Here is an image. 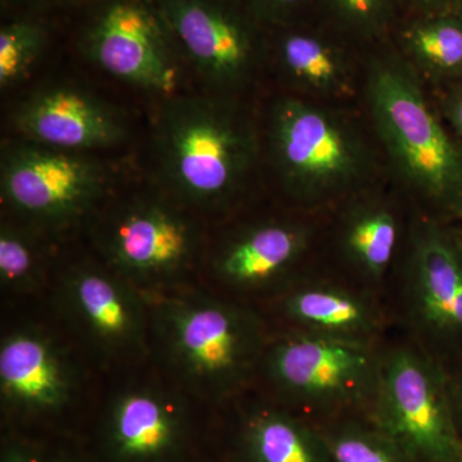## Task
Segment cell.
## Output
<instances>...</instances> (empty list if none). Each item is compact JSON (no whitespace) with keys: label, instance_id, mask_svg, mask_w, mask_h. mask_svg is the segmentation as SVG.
<instances>
[{"label":"cell","instance_id":"obj_2","mask_svg":"<svg viewBox=\"0 0 462 462\" xmlns=\"http://www.w3.org/2000/svg\"><path fill=\"white\" fill-rule=\"evenodd\" d=\"M234 97H171L156 130L158 166L181 202L227 208L254 172L260 142L254 121Z\"/></svg>","mask_w":462,"mask_h":462},{"label":"cell","instance_id":"obj_20","mask_svg":"<svg viewBox=\"0 0 462 462\" xmlns=\"http://www.w3.org/2000/svg\"><path fill=\"white\" fill-rule=\"evenodd\" d=\"M234 446L238 462H333L321 428L270 398L243 410Z\"/></svg>","mask_w":462,"mask_h":462},{"label":"cell","instance_id":"obj_17","mask_svg":"<svg viewBox=\"0 0 462 462\" xmlns=\"http://www.w3.org/2000/svg\"><path fill=\"white\" fill-rule=\"evenodd\" d=\"M78 391L74 365L44 331L23 328L0 345V393L5 411L23 420L66 411Z\"/></svg>","mask_w":462,"mask_h":462},{"label":"cell","instance_id":"obj_14","mask_svg":"<svg viewBox=\"0 0 462 462\" xmlns=\"http://www.w3.org/2000/svg\"><path fill=\"white\" fill-rule=\"evenodd\" d=\"M331 231L330 263L322 266L387 300L410 223L396 200L363 190L340 203Z\"/></svg>","mask_w":462,"mask_h":462},{"label":"cell","instance_id":"obj_19","mask_svg":"<svg viewBox=\"0 0 462 462\" xmlns=\"http://www.w3.org/2000/svg\"><path fill=\"white\" fill-rule=\"evenodd\" d=\"M12 124L25 141L75 153L114 147L127 133L111 106L72 87L32 94L18 106Z\"/></svg>","mask_w":462,"mask_h":462},{"label":"cell","instance_id":"obj_10","mask_svg":"<svg viewBox=\"0 0 462 462\" xmlns=\"http://www.w3.org/2000/svg\"><path fill=\"white\" fill-rule=\"evenodd\" d=\"M0 184L5 205L27 223L63 229L96 208L108 173L83 153L21 139L3 149Z\"/></svg>","mask_w":462,"mask_h":462},{"label":"cell","instance_id":"obj_27","mask_svg":"<svg viewBox=\"0 0 462 462\" xmlns=\"http://www.w3.org/2000/svg\"><path fill=\"white\" fill-rule=\"evenodd\" d=\"M438 111L442 116L449 132L462 147V80L443 85L438 102Z\"/></svg>","mask_w":462,"mask_h":462},{"label":"cell","instance_id":"obj_34","mask_svg":"<svg viewBox=\"0 0 462 462\" xmlns=\"http://www.w3.org/2000/svg\"><path fill=\"white\" fill-rule=\"evenodd\" d=\"M187 462V461H185ZM189 462H214V461H189Z\"/></svg>","mask_w":462,"mask_h":462},{"label":"cell","instance_id":"obj_4","mask_svg":"<svg viewBox=\"0 0 462 462\" xmlns=\"http://www.w3.org/2000/svg\"><path fill=\"white\" fill-rule=\"evenodd\" d=\"M269 153L285 194L303 211L366 190L374 154L360 127L325 102L285 97L270 114Z\"/></svg>","mask_w":462,"mask_h":462},{"label":"cell","instance_id":"obj_30","mask_svg":"<svg viewBox=\"0 0 462 462\" xmlns=\"http://www.w3.org/2000/svg\"><path fill=\"white\" fill-rule=\"evenodd\" d=\"M403 8L404 14L443 12L462 14V0H403Z\"/></svg>","mask_w":462,"mask_h":462},{"label":"cell","instance_id":"obj_5","mask_svg":"<svg viewBox=\"0 0 462 462\" xmlns=\"http://www.w3.org/2000/svg\"><path fill=\"white\" fill-rule=\"evenodd\" d=\"M383 345L281 330L273 333L257 380L267 398L318 425L369 416Z\"/></svg>","mask_w":462,"mask_h":462},{"label":"cell","instance_id":"obj_24","mask_svg":"<svg viewBox=\"0 0 462 462\" xmlns=\"http://www.w3.org/2000/svg\"><path fill=\"white\" fill-rule=\"evenodd\" d=\"M333 462H418L376 427L369 416L319 425Z\"/></svg>","mask_w":462,"mask_h":462},{"label":"cell","instance_id":"obj_29","mask_svg":"<svg viewBox=\"0 0 462 462\" xmlns=\"http://www.w3.org/2000/svg\"><path fill=\"white\" fill-rule=\"evenodd\" d=\"M5 5L14 11V14H35L45 16L56 11L83 9L94 0H5Z\"/></svg>","mask_w":462,"mask_h":462},{"label":"cell","instance_id":"obj_7","mask_svg":"<svg viewBox=\"0 0 462 462\" xmlns=\"http://www.w3.org/2000/svg\"><path fill=\"white\" fill-rule=\"evenodd\" d=\"M369 419L418 462H455L461 454L448 369L397 329L382 346Z\"/></svg>","mask_w":462,"mask_h":462},{"label":"cell","instance_id":"obj_12","mask_svg":"<svg viewBox=\"0 0 462 462\" xmlns=\"http://www.w3.org/2000/svg\"><path fill=\"white\" fill-rule=\"evenodd\" d=\"M320 238L319 225L303 216L254 221L216 249L212 272L236 293L273 298L321 263Z\"/></svg>","mask_w":462,"mask_h":462},{"label":"cell","instance_id":"obj_32","mask_svg":"<svg viewBox=\"0 0 462 462\" xmlns=\"http://www.w3.org/2000/svg\"><path fill=\"white\" fill-rule=\"evenodd\" d=\"M48 462H90L88 461L87 458L83 457V456L74 454V452L65 451V449H60V451L51 452V454H48Z\"/></svg>","mask_w":462,"mask_h":462},{"label":"cell","instance_id":"obj_22","mask_svg":"<svg viewBox=\"0 0 462 462\" xmlns=\"http://www.w3.org/2000/svg\"><path fill=\"white\" fill-rule=\"evenodd\" d=\"M403 0H319L318 18L365 51L391 42Z\"/></svg>","mask_w":462,"mask_h":462},{"label":"cell","instance_id":"obj_16","mask_svg":"<svg viewBox=\"0 0 462 462\" xmlns=\"http://www.w3.org/2000/svg\"><path fill=\"white\" fill-rule=\"evenodd\" d=\"M60 302L72 327L102 354L132 355L144 349V302L136 287L115 273L74 267L60 284Z\"/></svg>","mask_w":462,"mask_h":462},{"label":"cell","instance_id":"obj_23","mask_svg":"<svg viewBox=\"0 0 462 462\" xmlns=\"http://www.w3.org/2000/svg\"><path fill=\"white\" fill-rule=\"evenodd\" d=\"M51 42V25L45 16L14 14L0 27V87L9 89L23 83Z\"/></svg>","mask_w":462,"mask_h":462},{"label":"cell","instance_id":"obj_28","mask_svg":"<svg viewBox=\"0 0 462 462\" xmlns=\"http://www.w3.org/2000/svg\"><path fill=\"white\" fill-rule=\"evenodd\" d=\"M0 462H48V454L25 437L9 433L3 439Z\"/></svg>","mask_w":462,"mask_h":462},{"label":"cell","instance_id":"obj_11","mask_svg":"<svg viewBox=\"0 0 462 462\" xmlns=\"http://www.w3.org/2000/svg\"><path fill=\"white\" fill-rule=\"evenodd\" d=\"M200 247L193 220L170 200L133 199L103 224L99 248L109 270L134 287H156L190 269Z\"/></svg>","mask_w":462,"mask_h":462},{"label":"cell","instance_id":"obj_18","mask_svg":"<svg viewBox=\"0 0 462 462\" xmlns=\"http://www.w3.org/2000/svg\"><path fill=\"white\" fill-rule=\"evenodd\" d=\"M363 50L319 18L267 29V62L300 97L334 102L356 91V54Z\"/></svg>","mask_w":462,"mask_h":462},{"label":"cell","instance_id":"obj_9","mask_svg":"<svg viewBox=\"0 0 462 462\" xmlns=\"http://www.w3.org/2000/svg\"><path fill=\"white\" fill-rule=\"evenodd\" d=\"M185 65L211 93L236 97L267 62V29L239 0H156Z\"/></svg>","mask_w":462,"mask_h":462},{"label":"cell","instance_id":"obj_26","mask_svg":"<svg viewBox=\"0 0 462 462\" xmlns=\"http://www.w3.org/2000/svg\"><path fill=\"white\" fill-rule=\"evenodd\" d=\"M266 29L296 25L318 18L319 0H239Z\"/></svg>","mask_w":462,"mask_h":462},{"label":"cell","instance_id":"obj_33","mask_svg":"<svg viewBox=\"0 0 462 462\" xmlns=\"http://www.w3.org/2000/svg\"><path fill=\"white\" fill-rule=\"evenodd\" d=\"M455 462H462V451H461V454L458 455V457L456 458V461Z\"/></svg>","mask_w":462,"mask_h":462},{"label":"cell","instance_id":"obj_3","mask_svg":"<svg viewBox=\"0 0 462 462\" xmlns=\"http://www.w3.org/2000/svg\"><path fill=\"white\" fill-rule=\"evenodd\" d=\"M154 331L172 373L212 402L233 400L252 387L273 336L254 307L203 293L158 303Z\"/></svg>","mask_w":462,"mask_h":462},{"label":"cell","instance_id":"obj_13","mask_svg":"<svg viewBox=\"0 0 462 462\" xmlns=\"http://www.w3.org/2000/svg\"><path fill=\"white\" fill-rule=\"evenodd\" d=\"M270 302L284 331L383 345L396 329L385 298L321 263Z\"/></svg>","mask_w":462,"mask_h":462},{"label":"cell","instance_id":"obj_25","mask_svg":"<svg viewBox=\"0 0 462 462\" xmlns=\"http://www.w3.org/2000/svg\"><path fill=\"white\" fill-rule=\"evenodd\" d=\"M44 275V256L32 231L3 224L0 229V282L5 288L27 291Z\"/></svg>","mask_w":462,"mask_h":462},{"label":"cell","instance_id":"obj_1","mask_svg":"<svg viewBox=\"0 0 462 462\" xmlns=\"http://www.w3.org/2000/svg\"><path fill=\"white\" fill-rule=\"evenodd\" d=\"M364 91L376 138L421 214L462 223V147L391 42L370 50Z\"/></svg>","mask_w":462,"mask_h":462},{"label":"cell","instance_id":"obj_21","mask_svg":"<svg viewBox=\"0 0 462 462\" xmlns=\"http://www.w3.org/2000/svg\"><path fill=\"white\" fill-rule=\"evenodd\" d=\"M389 42L421 80H462V14H404Z\"/></svg>","mask_w":462,"mask_h":462},{"label":"cell","instance_id":"obj_31","mask_svg":"<svg viewBox=\"0 0 462 462\" xmlns=\"http://www.w3.org/2000/svg\"><path fill=\"white\" fill-rule=\"evenodd\" d=\"M449 383H451L452 403H454L456 421H457L458 430H460L462 437V367L456 375L452 376L449 374Z\"/></svg>","mask_w":462,"mask_h":462},{"label":"cell","instance_id":"obj_6","mask_svg":"<svg viewBox=\"0 0 462 462\" xmlns=\"http://www.w3.org/2000/svg\"><path fill=\"white\" fill-rule=\"evenodd\" d=\"M387 300L396 329L446 367L462 354V229L416 211Z\"/></svg>","mask_w":462,"mask_h":462},{"label":"cell","instance_id":"obj_8","mask_svg":"<svg viewBox=\"0 0 462 462\" xmlns=\"http://www.w3.org/2000/svg\"><path fill=\"white\" fill-rule=\"evenodd\" d=\"M78 47L118 80L175 97L185 62L156 0H94L83 8Z\"/></svg>","mask_w":462,"mask_h":462},{"label":"cell","instance_id":"obj_15","mask_svg":"<svg viewBox=\"0 0 462 462\" xmlns=\"http://www.w3.org/2000/svg\"><path fill=\"white\" fill-rule=\"evenodd\" d=\"M190 440L185 403L154 387L116 394L98 428L103 462H185Z\"/></svg>","mask_w":462,"mask_h":462}]
</instances>
